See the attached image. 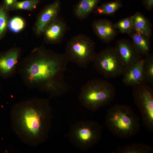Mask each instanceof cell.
I'll return each instance as SVG.
<instances>
[{"label": "cell", "mask_w": 153, "mask_h": 153, "mask_svg": "<svg viewBox=\"0 0 153 153\" xmlns=\"http://www.w3.org/2000/svg\"><path fill=\"white\" fill-rule=\"evenodd\" d=\"M69 61L65 53H57L41 47L19 62L18 70L27 87L48 93L51 97H57L69 90L64 74Z\"/></svg>", "instance_id": "cell-1"}, {"label": "cell", "mask_w": 153, "mask_h": 153, "mask_svg": "<svg viewBox=\"0 0 153 153\" xmlns=\"http://www.w3.org/2000/svg\"><path fill=\"white\" fill-rule=\"evenodd\" d=\"M10 116L12 130L22 143L35 147L46 140L52 119L48 99L34 98L15 104Z\"/></svg>", "instance_id": "cell-2"}, {"label": "cell", "mask_w": 153, "mask_h": 153, "mask_svg": "<svg viewBox=\"0 0 153 153\" xmlns=\"http://www.w3.org/2000/svg\"><path fill=\"white\" fill-rule=\"evenodd\" d=\"M105 121L110 132L119 138L131 137L140 129L138 118L127 106L115 105L111 107L107 111Z\"/></svg>", "instance_id": "cell-3"}, {"label": "cell", "mask_w": 153, "mask_h": 153, "mask_svg": "<svg viewBox=\"0 0 153 153\" xmlns=\"http://www.w3.org/2000/svg\"><path fill=\"white\" fill-rule=\"evenodd\" d=\"M115 95L114 88L111 83L104 80L94 79L82 86L78 99L83 107L95 111L109 104Z\"/></svg>", "instance_id": "cell-4"}, {"label": "cell", "mask_w": 153, "mask_h": 153, "mask_svg": "<svg viewBox=\"0 0 153 153\" xmlns=\"http://www.w3.org/2000/svg\"><path fill=\"white\" fill-rule=\"evenodd\" d=\"M102 126L92 121H80L73 124L68 135L70 141L81 151H85L97 144L101 140Z\"/></svg>", "instance_id": "cell-5"}, {"label": "cell", "mask_w": 153, "mask_h": 153, "mask_svg": "<svg viewBox=\"0 0 153 153\" xmlns=\"http://www.w3.org/2000/svg\"><path fill=\"white\" fill-rule=\"evenodd\" d=\"M65 51L69 61L83 68L93 62L96 54L95 42L82 34L72 37L67 42Z\"/></svg>", "instance_id": "cell-6"}, {"label": "cell", "mask_w": 153, "mask_h": 153, "mask_svg": "<svg viewBox=\"0 0 153 153\" xmlns=\"http://www.w3.org/2000/svg\"><path fill=\"white\" fill-rule=\"evenodd\" d=\"M93 62L97 70L106 78L118 77L122 75L125 70L115 46H109L96 53Z\"/></svg>", "instance_id": "cell-7"}, {"label": "cell", "mask_w": 153, "mask_h": 153, "mask_svg": "<svg viewBox=\"0 0 153 153\" xmlns=\"http://www.w3.org/2000/svg\"><path fill=\"white\" fill-rule=\"evenodd\" d=\"M134 101L141 112L143 125L149 131H153V90L144 82L133 86Z\"/></svg>", "instance_id": "cell-8"}, {"label": "cell", "mask_w": 153, "mask_h": 153, "mask_svg": "<svg viewBox=\"0 0 153 153\" xmlns=\"http://www.w3.org/2000/svg\"><path fill=\"white\" fill-rule=\"evenodd\" d=\"M115 47L122 61L125 70L134 65L142 58L132 41L128 39H123L117 40Z\"/></svg>", "instance_id": "cell-9"}, {"label": "cell", "mask_w": 153, "mask_h": 153, "mask_svg": "<svg viewBox=\"0 0 153 153\" xmlns=\"http://www.w3.org/2000/svg\"><path fill=\"white\" fill-rule=\"evenodd\" d=\"M20 51L14 48L0 54V75L8 78L13 76L18 70Z\"/></svg>", "instance_id": "cell-10"}, {"label": "cell", "mask_w": 153, "mask_h": 153, "mask_svg": "<svg viewBox=\"0 0 153 153\" xmlns=\"http://www.w3.org/2000/svg\"><path fill=\"white\" fill-rule=\"evenodd\" d=\"M67 29L65 22L58 16L45 28L44 33L45 41L48 43L57 44L62 41Z\"/></svg>", "instance_id": "cell-11"}, {"label": "cell", "mask_w": 153, "mask_h": 153, "mask_svg": "<svg viewBox=\"0 0 153 153\" xmlns=\"http://www.w3.org/2000/svg\"><path fill=\"white\" fill-rule=\"evenodd\" d=\"M61 8V3L56 0L47 6L40 13L36 24V33L40 35L46 27L58 17Z\"/></svg>", "instance_id": "cell-12"}, {"label": "cell", "mask_w": 153, "mask_h": 153, "mask_svg": "<svg viewBox=\"0 0 153 153\" xmlns=\"http://www.w3.org/2000/svg\"><path fill=\"white\" fill-rule=\"evenodd\" d=\"M92 27L95 35L105 43H109L111 42L117 35V29L114 24L107 19L95 20L92 24Z\"/></svg>", "instance_id": "cell-13"}, {"label": "cell", "mask_w": 153, "mask_h": 153, "mask_svg": "<svg viewBox=\"0 0 153 153\" xmlns=\"http://www.w3.org/2000/svg\"><path fill=\"white\" fill-rule=\"evenodd\" d=\"M143 58L134 65L125 70L122 75V80L126 85L134 86L145 82L143 73Z\"/></svg>", "instance_id": "cell-14"}, {"label": "cell", "mask_w": 153, "mask_h": 153, "mask_svg": "<svg viewBox=\"0 0 153 153\" xmlns=\"http://www.w3.org/2000/svg\"><path fill=\"white\" fill-rule=\"evenodd\" d=\"M137 52L143 56L150 53V37L133 30L128 34Z\"/></svg>", "instance_id": "cell-15"}, {"label": "cell", "mask_w": 153, "mask_h": 153, "mask_svg": "<svg viewBox=\"0 0 153 153\" xmlns=\"http://www.w3.org/2000/svg\"><path fill=\"white\" fill-rule=\"evenodd\" d=\"M100 1V0H80L74 7L75 15L80 20L86 19L93 12Z\"/></svg>", "instance_id": "cell-16"}, {"label": "cell", "mask_w": 153, "mask_h": 153, "mask_svg": "<svg viewBox=\"0 0 153 153\" xmlns=\"http://www.w3.org/2000/svg\"><path fill=\"white\" fill-rule=\"evenodd\" d=\"M132 17L133 30L150 37L152 29L149 20L139 12H136Z\"/></svg>", "instance_id": "cell-17"}, {"label": "cell", "mask_w": 153, "mask_h": 153, "mask_svg": "<svg viewBox=\"0 0 153 153\" xmlns=\"http://www.w3.org/2000/svg\"><path fill=\"white\" fill-rule=\"evenodd\" d=\"M153 151L152 148L150 145L143 143H137L124 147H118L115 153H150Z\"/></svg>", "instance_id": "cell-18"}, {"label": "cell", "mask_w": 153, "mask_h": 153, "mask_svg": "<svg viewBox=\"0 0 153 153\" xmlns=\"http://www.w3.org/2000/svg\"><path fill=\"white\" fill-rule=\"evenodd\" d=\"M122 6L120 0H115L97 6L93 12L99 15H112Z\"/></svg>", "instance_id": "cell-19"}, {"label": "cell", "mask_w": 153, "mask_h": 153, "mask_svg": "<svg viewBox=\"0 0 153 153\" xmlns=\"http://www.w3.org/2000/svg\"><path fill=\"white\" fill-rule=\"evenodd\" d=\"M143 58V73L145 82L153 85V55L148 54Z\"/></svg>", "instance_id": "cell-20"}, {"label": "cell", "mask_w": 153, "mask_h": 153, "mask_svg": "<svg viewBox=\"0 0 153 153\" xmlns=\"http://www.w3.org/2000/svg\"><path fill=\"white\" fill-rule=\"evenodd\" d=\"M114 25L122 33L129 34L133 31L132 16L120 20Z\"/></svg>", "instance_id": "cell-21"}, {"label": "cell", "mask_w": 153, "mask_h": 153, "mask_svg": "<svg viewBox=\"0 0 153 153\" xmlns=\"http://www.w3.org/2000/svg\"><path fill=\"white\" fill-rule=\"evenodd\" d=\"M7 12L2 5L0 6V40L5 36L8 27L9 20Z\"/></svg>", "instance_id": "cell-22"}, {"label": "cell", "mask_w": 153, "mask_h": 153, "mask_svg": "<svg viewBox=\"0 0 153 153\" xmlns=\"http://www.w3.org/2000/svg\"><path fill=\"white\" fill-rule=\"evenodd\" d=\"M39 2V0H27L20 2L16 1L13 5L12 10H31L35 8Z\"/></svg>", "instance_id": "cell-23"}, {"label": "cell", "mask_w": 153, "mask_h": 153, "mask_svg": "<svg viewBox=\"0 0 153 153\" xmlns=\"http://www.w3.org/2000/svg\"><path fill=\"white\" fill-rule=\"evenodd\" d=\"M24 26V22L22 18L15 17L9 21L8 26L11 31L16 33L22 30Z\"/></svg>", "instance_id": "cell-24"}, {"label": "cell", "mask_w": 153, "mask_h": 153, "mask_svg": "<svg viewBox=\"0 0 153 153\" xmlns=\"http://www.w3.org/2000/svg\"><path fill=\"white\" fill-rule=\"evenodd\" d=\"M16 1V0H4L2 6L5 10L8 11L12 10L13 5Z\"/></svg>", "instance_id": "cell-25"}, {"label": "cell", "mask_w": 153, "mask_h": 153, "mask_svg": "<svg viewBox=\"0 0 153 153\" xmlns=\"http://www.w3.org/2000/svg\"><path fill=\"white\" fill-rule=\"evenodd\" d=\"M143 3L146 9L151 10L153 8V0H143Z\"/></svg>", "instance_id": "cell-26"}, {"label": "cell", "mask_w": 153, "mask_h": 153, "mask_svg": "<svg viewBox=\"0 0 153 153\" xmlns=\"http://www.w3.org/2000/svg\"><path fill=\"white\" fill-rule=\"evenodd\" d=\"M16 0V1H17V0Z\"/></svg>", "instance_id": "cell-27"}]
</instances>
